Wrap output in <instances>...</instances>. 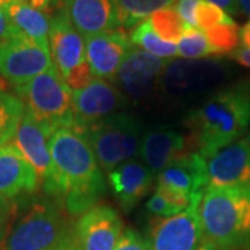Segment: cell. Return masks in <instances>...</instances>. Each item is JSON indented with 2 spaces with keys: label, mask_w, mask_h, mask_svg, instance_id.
<instances>
[{
  "label": "cell",
  "mask_w": 250,
  "mask_h": 250,
  "mask_svg": "<svg viewBox=\"0 0 250 250\" xmlns=\"http://www.w3.org/2000/svg\"><path fill=\"white\" fill-rule=\"evenodd\" d=\"M52 172L46 193L60 197L71 215H82L103 196L106 184L86 138L74 126L60 128L49 139Z\"/></svg>",
  "instance_id": "obj_1"
},
{
  "label": "cell",
  "mask_w": 250,
  "mask_h": 250,
  "mask_svg": "<svg viewBox=\"0 0 250 250\" xmlns=\"http://www.w3.org/2000/svg\"><path fill=\"white\" fill-rule=\"evenodd\" d=\"M249 124L250 78L215 92L185 118L189 146L205 159L238 141Z\"/></svg>",
  "instance_id": "obj_2"
},
{
  "label": "cell",
  "mask_w": 250,
  "mask_h": 250,
  "mask_svg": "<svg viewBox=\"0 0 250 250\" xmlns=\"http://www.w3.org/2000/svg\"><path fill=\"white\" fill-rule=\"evenodd\" d=\"M202 241L221 250H236L250 242V193L208 187L199 205Z\"/></svg>",
  "instance_id": "obj_3"
},
{
  "label": "cell",
  "mask_w": 250,
  "mask_h": 250,
  "mask_svg": "<svg viewBox=\"0 0 250 250\" xmlns=\"http://www.w3.org/2000/svg\"><path fill=\"white\" fill-rule=\"evenodd\" d=\"M78 243L59 207L38 202L13 214L0 235V250H62Z\"/></svg>",
  "instance_id": "obj_4"
},
{
  "label": "cell",
  "mask_w": 250,
  "mask_h": 250,
  "mask_svg": "<svg viewBox=\"0 0 250 250\" xmlns=\"http://www.w3.org/2000/svg\"><path fill=\"white\" fill-rule=\"evenodd\" d=\"M14 89L24 107L53 132L74 125L71 89L54 64L27 83L14 86Z\"/></svg>",
  "instance_id": "obj_5"
},
{
  "label": "cell",
  "mask_w": 250,
  "mask_h": 250,
  "mask_svg": "<svg viewBox=\"0 0 250 250\" xmlns=\"http://www.w3.org/2000/svg\"><path fill=\"white\" fill-rule=\"evenodd\" d=\"M80 132L86 138L100 167L107 172L131 160L141 149V125L131 114L117 113Z\"/></svg>",
  "instance_id": "obj_6"
},
{
  "label": "cell",
  "mask_w": 250,
  "mask_h": 250,
  "mask_svg": "<svg viewBox=\"0 0 250 250\" xmlns=\"http://www.w3.org/2000/svg\"><path fill=\"white\" fill-rule=\"evenodd\" d=\"M207 187V160L192 152L161 171L156 189L172 205L185 210L202 200Z\"/></svg>",
  "instance_id": "obj_7"
},
{
  "label": "cell",
  "mask_w": 250,
  "mask_h": 250,
  "mask_svg": "<svg viewBox=\"0 0 250 250\" xmlns=\"http://www.w3.org/2000/svg\"><path fill=\"white\" fill-rule=\"evenodd\" d=\"M52 65L50 50L21 32L0 42V75L14 86L27 83Z\"/></svg>",
  "instance_id": "obj_8"
},
{
  "label": "cell",
  "mask_w": 250,
  "mask_h": 250,
  "mask_svg": "<svg viewBox=\"0 0 250 250\" xmlns=\"http://www.w3.org/2000/svg\"><path fill=\"white\" fill-rule=\"evenodd\" d=\"M74 128H83L106 117L120 113L128 104V99L116 85L107 80L95 78L85 88L71 92Z\"/></svg>",
  "instance_id": "obj_9"
},
{
  "label": "cell",
  "mask_w": 250,
  "mask_h": 250,
  "mask_svg": "<svg viewBox=\"0 0 250 250\" xmlns=\"http://www.w3.org/2000/svg\"><path fill=\"white\" fill-rule=\"evenodd\" d=\"M170 62L132 46L111 82L126 99L143 100L161 85V78Z\"/></svg>",
  "instance_id": "obj_10"
},
{
  "label": "cell",
  "mask_w": 250,
  "mask_h": 250,
  "mask_svg": "<svg viewBox=\"0 0 250 250\" xmlns=\"http://www.w3.org/2000/svg\"><path fill=\"white\" fill-rule=\"evenodd\" d=\"M206 160L208 185L250 193V146L248 138H239Z\"/></svg>",
  "instance_id": "obj_11"
},
{
  "label": "cell",
  "mask_w": 250,
  "mask_h": 250,
  "mask_svg": "<svg viewBox=\"0 0 250 250\" xmlns=\"http://www.w3.org/2000/svg\"><path fill=\"white\" fill-rule=\"evenodd\" d=\"M199 205L200 202L192 203L179 214L156 220L152 227V250H197L203 238Z\"/></svg>",
  "instance_id": "obj_12"
},
{
  "label": "cell",
  "mask_w": 250,
  "mask_h": 250,
  "mask_svg": "<svg viewBox=\"0 0 250 250\" xmlns=\"http://www.w3.org/2000/svg\"><path fill=\"white\" fill-rule=\"evenodd\" d=\"M83 41L92 75L102 80H114L126 54L132 49L131 38L121 29H113L85 36Z\"/></svg>",
  "instance_id": "obj_13"
},
{
  "label": "cell",
  "mask_w": 250,
  "mask_h": 250,
  "mask_svg": "<svg viewBox=\"0 0 250 250\" xmlns=\"http://www.w3.org/2000/svg\"><path fill=\"white\" fill-rule=\"evenodd\" d=\"M50 17L49 47L53 64L59 70L62 80H65L75 68L85 64V41L80 32L74 28L70 18L60 9H53Z\"/></svg>",
  "instance_id": "obj_14"
},
{
  "label": "cell",
  "mask_w": 250,
  "mask_h": 250,
  "mask_svg": "<svg viewBox=\"0 0 250 250\" xmlns=\"http://www.w3.org/2000/svg\"><path fill=\"white\" fill-rule=\"evenodd\" d=\"M123 221L114 208L95 206L81 215L75 236L82 250H114L123 235Z\"/></svg>",
  "instance_id": "obj_15"
},
{
  "label": "cell",
  "mask_w": 250,
  "mask_h": 250,
  "mask_svg": "<svg viewBox=\"0 0 250 250\" xmlns=\"http://www.w3.org/2000/svg\"><path fill=\"white\" fill-rule=\"evenodd\" d=\"M54 132L45 124L38 121L32 113L24 108V114L13 145L24 154L31 166L35 168L39 179L45 182L52 172V156L49 150V139Z\"/></svg>",
  "instance_id": "obj_16"
},
{
  "label": "cell",
  "mask_w": 250,
  "mask_h": 250,
  "mask_svg": "<svg viewBox=\"0 0 250 250\" xmlns=\"http://www.w3.org/2000/svg\"><path fill=\"white\" fill-rule=\"evenodd\" d=\"M50 7L62 10L82 38L118 28L111 0H53Z\"/></svg>",
  "instance_id": "obj_17"
},
{
  "label": "cell",
  "mask_w": 250,
  "mask_h": 250,
  "mask_svg": "<svg viewBox=\"0 0 250 250\" xmlns=\"http://www.w3.org/2000/svg\"><path fill=\"white\" fill-rule=\"evenodd\" d=\"M139 152L147 168L153 174H160L171 164L192 153V149L189 146L188 136L174 131L159 129L149 132L143 138Z\"/></svg>",
  "instance_id": "obj_18"
},
{
  "label": "cell",
  "mask_w": 250,
  "mask_h": 250,
  "mask_svg": "<svg viewBox=\"0 0 250 250\" xmlns=\"http://www.w3.org/2000/svg\"><path fill=\"white\" fill-rule=\"evenodd\" d=\"M108 184L124 210L138 205L152 187L153 172L139 160H126L108 172Z\"/></svg>",
  "instance_id": "obj_19"
},
{
  "label": "cell",
  "mask_w": 250,
  "mask_h": 250,
  "mask_svg": "<svg viewBox=\"0 0 250 250\" xmlns=\"http://www.w3.org/2000/svg\"><path fill=\"white\" fill-rule=\"evenodd\" d=\"M38 185L39 175L24 154L13 143L0 147V195L10 199L34 192Z\"/></svg>",
  "instance_id": "obj_20"
},
{
  "label": "cell",
  "mask_w": 250,
  "mask_h": 250,
  "mask_svg": "<svg viewBox=\"0 0 250 250\" xmlns=\"http://www.w3.org/2000/svg\"><path fill=\"white\" fill-rule=\"evenodd\" d=\"M218 67L200 60H177L170 62L161 78V86L172 95H187L203 88L214 78Z\"/></svg>",
  "instance_id": "obj_21"
},
{
  "label": "cell",
  "mask_w": 250,
  "mask_h": 250,
  "mask_svg": "<svg viewBox=\"0 0 250 250\" xmlns=\"http://www.w3.org/2000/svg\"><path fill=\"white\" fill-rule=\"evenodd\" d=\"M3 10L6 11L11 24L17 28L21 34L35 41L36 43L49 47V31H50V17L45 11L32 7L24 0H11Z\"/></svg>",
  "instance_id": "obj_22"
},
{
  "label": "cell",
  "mask_w": 250,
  "mask_h": 250,
  "mask_svg": "<svg viewBox=\"0 0 250 250\" xmlns=\"http://www.w3.org/2000/svg\"><path fill=\"white\" fill-rule=\"evenodd\" d=\"M175 0H111L116 11L118 28L138 27L156 11L171 7Z\"/></svg>",
  "instance_id": "obj_23"
},
{
  "label": "cell",
  "mask_w": 250,
  "mask_h": 250,
  "mask_svg": "<svg viewBox=\"0 0 250 250\" xmlns=\"http://www.w3.org/2000/svg\"><path fill=\"white\" fill-rule=\"evenodd\" d=\"M129 38H131V42L136 45V47H139L156 57H160L164 60H171L172 57L178 56L177 43L163 41L160 36L154 32L149 18L142 21L138 27H135Z\"/></svg>",
  "instance_id": "obj_24"
},
{
  "label": "cell",
  "mask_w": 250,
  "mask_h": 250,
  "mask_svg": "<svg viewBox=\"0 0 250 250\" xmlns=\"http://www.w3.org/2000/svg\"><path fill=\"white\" fill-rule=\"evenodd\" d=\"M24 108L21 99L0 88V147L14 139Z\"/></svg>",
  "instance_id": "obj_25"
},
{
  "label": "cell",
  "mask_w": 250,
  "mask_h": 250,
  "mask_svg": "<svg viewBox=\"0 0 250 250\" xmlns=\"http://www.w3.org/2000/svg\"><path fill=\"white\" fill-rule=\"evenodd\" d=\"M153 29L163 41L178 43L181 36L187 31L189 25L184 22L179 14L172 7H166L156 11L149 17Z\"/></svg>",
  "instance_id": "obj_26"
},
{
  "label": "cell",
  "mask_w": 250,
  "mask_h": 250,
  "mask_svg": "<svg viewBox=\"0 0 250 250\" xmlns=\"http://www.w3.org/2000/svg\"><path fill=\"white\" fill-rule=\"evenodd\" d=\"M177 47L179 57L187 60H200L210 56H218L200 28H188L178 41Z\"/></svg>",
  "instance_id": "obj_27"
},
{
  "label": "cell",
  "mask_w": 250,
  "mask_h": 250,
  "mask_svg": "<svg viewBox=\"0 0 250 250\" xmlns=\"http://www.w3.org/2000/svg\"><path fill=\"white\" fill-rule=\"evenodd\" d=\"M210 45L218 54H231L238 49L239 43V28L236 22L233 24H221L203 31Z\"/></svg>",
  "instance_id": "obj_28"
},
{
  "label": "cell",
  "mask_w": 250,
  "mask_h": 250,
  "mask_svg": "<svg viewBox=\"0 0 250 250\" xmlns=\"http://www.w3.org/2000/svg\"><path fill=\"white\" fill-rule=\"evenodd\" d=\"M235 21L229 14H227L223 9L215 6L214 3L200 0L196 10V25L202 31L208 28L221 25V24H233Z\"/></svg>",
  "instance_id": "obj_29"
},
{
  "label": "cell",
  "mask_w": 250,
  "mask_h": 250,
  "mask_svg": "<svg viewBox=\"0 0 250 250\" xmlns=\"http://www.w3.org/2000/svg\"><path fill=\"white\" fill-rule=\"evenodd\" d=\"M146 208L153 214L160 215L161 218H168V217L177 215L184 211V208L177 207L175 205H172L171 202H168L157 189L152 195V197L146 202Z\"/></svg>",
  "instance_id": "obj_30"
},
{
  "label": "cell",
  "mask_w": 250,
  "mask_h": 250,
  "mask_svg": "<svg viewBox=\"0 0 250 250\" xmlns=\"http://www.w3.org/2000/svg\"><path fill=\"white\" fill-rule=\"evenodd\" d=\"M114 250H152V245L150 241L145 239L134 229H126L121 235Z\"/></svg>",
  "instance_id": "obj_31"
},
{
  "label": "cell",
  "mask_w": 250,
  "mask_h": 250,
  "mask_svg": "<svg viewBox=\"0 0 250 250\" xmlns=\"http://www.w3.org/2000/svg\"><path fill=\"white\" fill-rule=\"evenodd\" d=\"M200 0H175L172 3V9L179 14L184 22L189 27L197 28L196 25V10Z\"/></svg>",
  "instance_id": "obj_32"
},
{
  "label": "cell",
  "mask_w": 250,
  "mask_h": 250,
  "mask_svg": "<svg viewBox=\"0 0 250 250\" xmlns=\"http://www.w3.org/2000/svg\"><path fill=\"white\" fill-rule=\"evenodd\" d=\"M18 32H20V31L11 24V21H10V18L7 17L6 11L0 7V42L7 41L11 36L17 35Z\"/></svg>",
  "instance_id": "obj_33"
},
{
  "label": "cell",
  "mask_w": 250,
  "mask_h": 250,
  "mask_svg": "<svg viewBox=\"0 0 250 250\" xmlns=\"http://www.w3.org/2000/svg\"><path fill=\"white\" fill-rule=\"evenodd\" d=\"M13 211H14V205L10 202L9 197L0 195V235L4 231Z\"/></svg>",
  "instance_id": "obj_34"
},
{
  "label": "cell",
  "mask_w": 250,
  "mask_h": 250,
  "mask_svg": "<svg viewBox=\"0 0 250 250\" xmlns=\"http://www.w3.org/2000/svg\"><path fill=\"white\" fill-rule=\"evenodd\" d=\"M207 1L214 3L215 6H218L220 9H223L227 14L236 16V14L241 13V7H239L238 0H207Z\"/></svg>",
  "instance_id": "obj_35"
},
{
  "label": "cell",
  "mask_w": 250,
  "mask_h": 250,
  "mask_svg": "<svg viewBox=\"0 0 250 250\" xmlns=\"http://www.w3.org/2000/svg\"><path fill=\"white\" fill-rule=\"evenodd\" d=\"M231 57H232L235 62H238L242 65L245 67H249L250 68V50L246 49V47H238L236 50H233L231 53Z\"/></svg>",
  "instance_id": "obj_36"
},
{
  "label": "cell",
  "mask_w": 250,
  "mask_h": 250,
  "mask_svg": "<svg viewBox=\"0 0 250 250\" xmlns=\"http://www.w3.org/2000/svg\"><path fill=\"white\" fill-rule=\"evenodd\" d=\"M239 39H241L243 47L250 50V20L239 29Z\"/></svg>",
  "instance_id": "obj_37"
},
{
  "label": "cell",
  "mask_w": 250,
  "mask_h": 250,
  "mask_svg": "<svg viewBox=\"0 0 250 250\" xmlns=\"http://www.w3.org/2000/svg\"><path fill=\"white\" fill-rule=\"evenodd\" d=\"M24 1H27L28 4H31L32 7L41 10V11H47L50 9L53 0H24Z\"/></svg>",
  "instance_id": "obj_38"
},
{
  "label": "cell",
  "mask_w": 250,
  "mask_h": 250,
  "mask_svg": "<svg viewBox=\"0 0 250 250\" xmlns=\"http://www.w3.org/2000/svg\"><path fill=\"white\" fill-rule=\"evenodd\" d=\"M238 3H239L241 11L250 17V0H238Z\"/></svg>",
  "instance_id": "obj_39"
},
{
  "label": "cell",
  "mask_w": 250,
  "mask_h": 250,
  "mask_svg": "<svg viewBox=\"0 0 250 250\" xmlns=\"http://www.w3.org/2000/svg\"><path fill=\"white\" fill-rule=\"evenodd\" d=\"M197 250H221V249L215 248V246H213V245H211V243H208V242L202 241V243H200V246L197 248Z\"/></svg>",
  "instance_id": "obj_40"
},
{
  "label": "cell",
  "mask_w": 250,
  "mask_h": 250,
  "mask_svg": "<svg viewBox=\"0 0 250 250\" xmlns=\"http://www.w3.org/2000/svg\"><path fill=\"white\" fill-rule=\"evenodd\" d=\"M62 250H82V249H81L78 243H75V245H72V246H68V248H65V249H62Z\"/></svg>",
  "instance_id": "obj_41"
},
{
  "label": "cell",
  "mask_w": 250,
  "mask_h": 250,
  "mask_svg": "<svg viewBox=\"0 0 250 250\" xmlns=\"http://www.w3.org/2000/svg\"><path fill=\"white\" fill-rule=\"evenodd\" d=\"M248 142H249V146H250V134H249V136H248Z\"/></svg>",
  "instance_id": "obj_42"
}]
</instances>
